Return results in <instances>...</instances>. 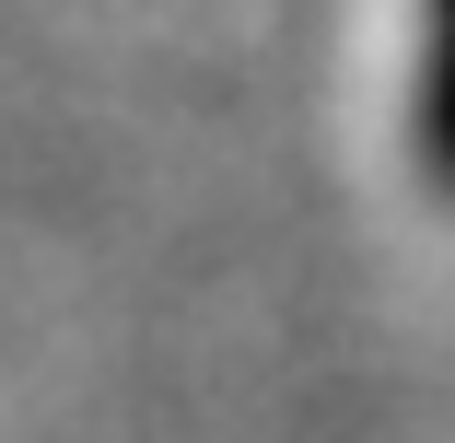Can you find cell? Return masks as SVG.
I'll return each mask as SVG.
<instances>
[{"instance_id": "cell-1", "label": "cell", "mask_w": 455, "mask_h": 443, "mask_svg": "<svg viewBox=\"0 0 455 443\" xmlns=\"http://www.w3.org/2000/svg\"><path fill=\"white\" fill-rule=\"evenodd\" d=\"M409 140L432 163V187L455 199V0H420V94H409Z\"/></svg>"}]
</instances>
